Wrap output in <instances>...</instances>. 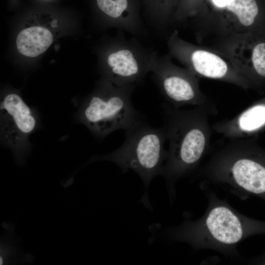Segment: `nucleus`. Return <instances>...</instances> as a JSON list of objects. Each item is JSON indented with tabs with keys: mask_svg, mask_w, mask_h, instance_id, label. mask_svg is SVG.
<instances>
[{
	"mask_svg": "<svg viewBox=\"0 0 265 265\" xmlns=\"http://www.w3.org/2000/svg\"><path fill=\"white\" fill-rule=\"evenodd\" d=\"M204 215L186 221L170 232L172 239L189 243L194 248L231 252L249 232L248 220L214 195H209Z\"/></svg>",
	"mask_w": 265,
	"mask_h": 265,
	"instance_id": "f257e3e1",
	"label": "nucleus"
},
{
	"mask_svg": "<svg viewBox=\"0 0 265 265\" xmlns=\"http://www.w3.org/2000/svg\"><path fill=\"white\" fill-rule=\"evenodd\" d=\"M135 86L119 87L104 81L80 105L77 122L85 125L99 138H104L117 130H128L142 118L131 101Z\"/></svg>",
	"mask_w": 265,
	"mask_h": 265,
	"instance_id": "f03ea898",
	"label": "nucleus"
},
{
	"mask_svg": "<svg viewBox=\"0 0 265 265\" xmlns=\"http://www.w3.org/2000/svg\"><path fill=\"white\" fill-rule=\"evenodd\" d=\"M166 139L163 128H155L141 119L126 130L124 142L120 148L106 155L93 157L91 161L109 160L124 172L132 169L147 186L154 177L161 174L167 156L164 147Z\"/></svg>",
	"mask_w": 265,
	"mask_h": 265,
	"instance_id": "7ed1b4c3",
	"label": "nucleus"
},
{
	"mask_svg": "<svg viewBox=\"0 0 265 265\" xmlns=\"http://www.w3.org/2000/svg\"><path fill=\"white\" fill-rule=\"evenodd\" d=\"M163 108L165 125L163 128L170 147L161 174L172 191L177 179L193 168L201 158L206 137L194 112L173 110L166 104Z\"/></svg>",
	"mask_w": 265,
	"mask_h": 265,
	"instance_id": "20e7f679",
	"label": "nucleus"
},
{
	"mask_svg": "<svg viewBox=\"0 0 265 265\" xmlns=\"http://www.w3.org/2000/svg\"><path fill=\"white\" fill-rule=\"evenodd\" d=\"M153 52L136 37L128 38L120 30L105 56L107 80L119 87L136 86L142 82L151 72Z\"/></svg>",
	"mask_w": 265,
	"mask_h": 265,
	"instance_id": "39448f33",
	"label": "nucleus"
},
{
	"mask_svg": "<svg viewBox=\"0 0 265 265\" xmlns=\"http://www.w3.org/2000/svg\"><path fill=\"white\" fill-rule=\"evenodd\" d=\"M0 138L13 152L17 164L22 165L28 155V137L39 126L36 111L17 93L5 95L0 101Z\"/></svg>",
	"mask_w": 265,
	"mask_h": 265,
	"instance_id": "423d86ee",
	"label": "nucleus"
},
{
	"mask_svg": "<svg viewBox=\"0 0 265 265\" xmlns=\"http://www.w3.org/2000/svg\"><path fill=\"white\" fill-rule=\"evenodd\" d=\"M152 59L151 72L166 101L175 107L199 103L201 94L192 72L175 65L168 54L153 51Z\"/></svg>",
	"mask_w": 265,
	"mask_h": 265,
	"instance_id": "0eeeda50",
	"label": "nucleus"
},
{
	"mask_svg": "<svg viewBox=\"0 0 265 265\" xmlns=\"http://www.w3.org/2000/svg\"><path fill=\"white\" fill-rule=\"evenodd\" d=\"M168 54L184 64L194 75L214 79H230L239 72L222 56L191 44L174 30L167 40Z\"/></svg>",
	"mask_w": 265,
	"mask_h": 265,
	"instance_id": "6e6552de",
	"label": "nucleus"
},
{
	"mask_svg": "<svg viewBox=\"0 0 265 265\" xmlns=\"http://www.w3.org/2000/svg\"><path fill=\"white\" fill-rule=\"evenodd\" d=\"M202 16L210 21H219L229 35L265 32V0H229L222 9L208 5Z\"/></svg>",
	"mask_w": 265,
	"mask_h": 265,
	"instance_id": "1a4fd4ad",
	"label": "nucleus"
},
{
	"mask_svg": "<svg viewBox=\"0 0 265 265\" xmlns=\"http://www.w3.org/2000/svg\"><path fill=\"white\" fill-rule=\"evenodd\" d=\"M225 45L228 58L240 74L265 79V32L230 35Z\"/></svg>",
	"mask_w": 265,
	"mask_h": 265,
	"instance_id": "9d476101",
	"label": "nucleus"
},
{
	"mask_svg": "<svg viewBox=\"0 0 265 265\" xmlns=\"http://www.w3.org/2000/svg\"><path fill=\"white\" fill-rule=\"evenodd\" d=\"M214 177L226 188L242 196L244 193L265 192V167L243 156L230 159Z\"/></svg>",
	"mask_w": 265,
	"mask_h": 265,
	"instance_id": "9b49d317",
	"label": "nucleus"
},
{
	"mask_svg": "<svg viewBox=\"0 0 265 265\" xmlns=\"http://www.w3.org/2000/svg\"><path fill=\"white\" fill-rule=\"evenodd\" d=\"M100 11L111 25L133 36L145 32L141 6L137 0H96Z\"/></svg>",
	"mask_w": 265,
	"mask_h": 265,
	"instance_id": "f8f14e48",
	"label": "nucleus"
},
{
	"mask_svg": "<svg viewBox=\"0 0 265 265\" xmlns=\"http://www.w3.org/2000/svg\"><path fill=\"white\" fill-rule=\"evenodd\" d=\"M143 18L156 31L164 33L171 26L179 0H137Z\"/></svg>",
	"mask_w": 265,
	"mask_h": 265,
	"instance_id": "ddd939ff",
	"label": "nucleus"
},
{
	"mask_svg": "<svg viewBox=\"0 0 265 265\" xmlns=\"http://www.w3.org/2000/svg\"><path fill=\"white\" fill-rule=\"evenodd\" d=\"M53 40V35L49 29L35 26L25 28L19 33L16 45L21 54L34 57L45 52Z\"/></svg>",
	"mask_w": 265,
	"mask_h": 265,
	"instance_id": "4468645a",
	"label": "nucleus"
},
{
	"mask_svg": "<svg viewBox=\"0 0 265 265\" xmlns=\"http://www.w3.org/2000/svg\"><path fill=\"white\" fill-rule=\"evenodd\" d=\"M265 124V105L254 106L242 113L238 119L239 129L243 131L256 130Z\"/></svg>",
	"mask_w": 265,
	"mask_h": 265,
	"instance_id": "2eb2a0df",
	"label": "nucleus"
},
{
	"mask_svg": "<svg viewBox=\"0 0 265 265\" xmlns=\"http://www.w3.org/2000/svg\"><path fill=\"white\" fill-rule=\"evenodd\" d=\"M208 0H179L171 26L186 23L196 15Z\"/></svg>",
	"mask_w": 265,
	"mask_h": 265,
	"instance_id": "dca6fc26",
	"label": "nucleus"
},
{
	"mask_svg": "<svg viewBox=\"0 0 265 265\" xmlns=\"http://www.w3.org/2000/svg\"><path fill=\"white\" fill-rule=\"evenodd\" d=\"M229 0H210L212 6L216 9H222L227 4Z\"/></svg>",
	"mask_w": 265,
	"mask_h": 265,
	"instance_id": "f3484780",
	"label": "nucleus"
}]
</instances>
